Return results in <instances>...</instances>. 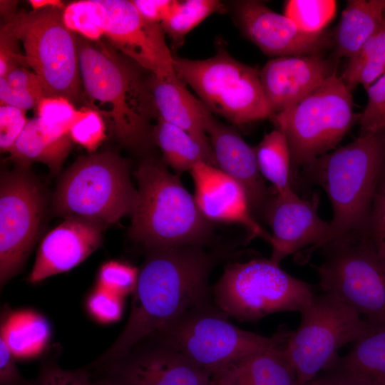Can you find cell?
<instances>
[{"instance_id": "cell-1", "label": "cell", "mask_w": 385, "mask_h": 385, "mask_svg": "<svg viewBox=\"0 0 385 385\" xmlns=\"http://www.w3.org/2000/svg\"><path fill=\"white\" fill-rule=\"evenodd\" d=\"M214 262L213 256L200 246L148 251L138 273L128 320L115 342L92 366L120 360L203 306Z\"/></svg>"}, {"instance_id": "cell-2", "label": "cell", "mask_w": 385, "mask_h": 385, "mask_svg": "<svg viewBox=\"0 0 385 385\" xmlns=\"http://www.w3.org/2000/svg\"><path fill=\"white\" fill-rule=\"evenodd\" d=\"M384 162L385 129L361 133L304 168L309 180L324 189L332 207L328 243L366 231Z\"/></svg>"}, {"instance_id": "cell-3", "label": "cell", "mask_w": 385, "mask_h": 385, "mask_svg": "<svg viewBox=\"0 0 385 385\" xmlns=\"http://www.w3.org/2000/svg\"><path fill=\"white\" fill-rule=\"evenodd\" d=\"M138 199L131 214L130 237L148 251L200 246L212 225L200 211L195 197L161 161L146 158L135 172Z\"/></svg>"}, {"instance_id": "cell-4", "label": "cell", "mask_w": 385, "mask_h": 385, "mask_svg": "<svg viewBox=\"0 0 385 385\" xmlns=\"http://www.w3.org/2000/svg\"><path fill=\"white\" fill-rule=\"evenodd\" d=\"M77 37L82 85L91 100L111 105L108 112L118 140L134 149L149 143L150 120L157 115L150 91L140 66L102 42Z\"/></svg>"}, {"instance_id": "cell-5", "label": "cell", "mask_w": 385, "mask_h": 385, "mask_svg": "<svg viewBox=\"0 0 385 385\" xmlns=\"http://www.w3.org/2000/svg\"><path fill=\"white\" fill-rule=\"evenodd\" d=\"M128 161L108 151L78 159L63 174L53 199L60 215L104 225L132 214L138 190L132 185Z\"/></svg>"}, {"instance_id": "cell-6", "label": "cell", "mask_w": 385, "mask_h": 385, "mask_svg": "<svg viewBox=\"0 0 385 385\" xmlns=\"http://www.w3.org/2000/svg\"><path fill=\"white\" fill-rule=\"evenodd\" d=\"M351 92L335 72L271 118L285 135L292 171L334 150L356 119Z\"/></svg>"}, {"instance_id": "cell-7", "label": "cell", "mask_w": 385, "mask_h": 385, "mask_svg": "<svg viewBox=\"0 0 385 385\" xmlns=\"http://www.w3.org/2000/svg\"><path fill=\"white\" fill-rule=\"evenodd\" d=\"M314 295L312 285L264 258L228 265L213 288L222 313L247 322L277 312H302Z\"/></svg>"}, {"instance_id": "cell-8", "label": "cell", "mask_w": 385, "mask_h": 385, "mask_svg": "<svg viewBox=\"0 0 385 385\" xmlns=\"http://www.w3.org/2000/svg\"><path fill=\"white\" fill-rule=\"evenodd\" d=\"M177 76L211 112L235 125L272 118L260 79V71L245 65L220 46L207 59L173 56Z\"/></svg>"}, {"instance_id": "cell-9", "label": "cell", "mask_w": 385, "mask_h": 385, "mask_svg": "<svg viewBox=\"0 0 385 385\" xmlns=\"http://www.w3.org/2000/svg\"><path fill=\"white\" fill-rule=\"evenodd\" d=\"M63 11L48 8L20 12L1 26L20 41L24 61L43 82L51 96L77 101L81 92L77 37L63 20Z\"/></svg>"}, {"instance_id": "cell-10", "label": "cell", "mask_w": 385, "mask_h": 385, "mask_svg": "<svg viewBox=\"0 0 385 385\" xmlns=\"http://www.w3.org/2000/svg\"><path fill=\"white\" fill-rule=\"evenodd\" d=\"M300 313V324L284 346L296 374L295 385H304L333 366L339 350L355 343L370 326L357 312L326 292L315 294Z\"/></svg>"}, {"instance_id": "cell-11", "label": "cell", "mask_w": 385, "mask_h": 385, "mask_svg": "<svg viewBox=\"0 0 385 385\" xmlns=\"http://www.w3.org/2000/svg\"><path fill=\"white\" fill-rule=\"evenodd\" d=\"M315 266L322 292L338 297L369 324L385 323V262L364 234H350L322 247Z\"/></svg>"}, {"instance_id": "cell-12", "label": "cell", "mask_w": 385, "mask_h": 385, "mask_svg": "<svg viewBox=\"0 0 385 385\" xmlns=\"http://www.w3.org/2000/svg\"><path fill=\"white\" fill-rule=\"evenodd\" d=\"M198 307L158 337L194 364L212 374L253 354L284 345L292 332L282 330L272 337L243 330L227 316Z\"/></svg>"}, {"instance_id": "cell-13", "label": "cell", "mask_w": 385, "mask_h": 385, "mask_svg": "<svg viewBox=\"0 0 385 385\" xmlns=\"http://www.w3.org/2000/svg\"><path fill=\"white\" fill-rule=\"evenodd\" d=\"M41 186L26 168L4 172L0 183V284L23 267L38 235L44 210Z\"/></svg>"}, {"instance_id": "cell-14", "label": "cell", "mask_w": 385, "mask_h": 385, "mask_svg": "<svg viewBox=\"0 0 385 385\" xmlns=\"http://www.w3.org/2000/svg\"><path fill=\"white\" fill-rule=\"evenodd\" d=\"M93 22L113 47L154 76L174 71L160 24L145 20L132 1L86 0Z\"/></svg>"}, {"instance_id": "cell-15", "label": "cell", "mask_w": 385, "mask_h": 385, "mask_svg": "<svg viewBox=\"0 0 385 385\" xmlns=\"http://www.w3.org/2000/svg\"><path fill=\"white\" fill-rule=\"evenodd\" d=\"M317 200L299 197L293 188L282 193L271 192L261 215L272 233L270 260H282L302 250L311 255L328 243L331 227L317 212Z\"/></svg>"}, {"instance_id": "cell-16", "label": "cell", "mask_w": 385, "mask_h": 385, "mask_svg": "<svg viewBox=\"0 0 385 385\" xmlns=\"http://www.w3.org/2000/svg\"><path fill=\"white\" fill-rule=\"evenodd\" d=\"M115 362L96 368L101 377L125 385H206L212 374L183 354L153 340Z\"/></svg>"}, {"instance_id": "cell-17", "label": "cell", "mask_w": 385, "mask_h": 385, "mask_svg": "<svg viewBox=\"0 0 385 385\" xmlns=\"http://www.w3.org/2000/svg\"><path fill=\"white\" fill-rule=\"evenodd\" d=\"M234 12L245 36L268 56L320 54L331 43L324 31L304 33L285 15L272 11L260 1H237Z\"/></svg>"}, {"instance_id": "cell-18", "label": "cell", "mask_w": 385, "mask_h": 385, "mask_svg": "<svg viewBox=\"0 0 385 385\" xmlns=\"http://www.w3.org/2000/svg\"><path fill=\"white\" fill-rule=\"evenodd\" d=\"M190 172L195 184L196 204L206 219L241 225L250 237L270 242V233L255 218L247 194L237 181L204 162L197 163Z\"/></svg>"}, {"instance_id": "cell-19", "label": "cell", "mask_w": 385, "mask_h": 385, "mask_svg": "<svg viewBox=\"0 0 385 385\" xmlns=\"http://www.w3.org/2000/svg\"><path fill=\"white\" fill-rule=\"evenodd\" d=\"M335 72L334 63L320 54L282 56L268 61L259 74L272 116L297 103Z\"/></svg>"}, {"instance_id": "cell-20", "label": "cell", "mask_w": 385, "mask_h": 385, "mask_svg": "<svg viewBox=\"0 0 385 385\" xmlns=\"http://www.w3.org/2000/svg\"><path fill=\"white\" fill-rule=\"evenodd\" d=\"M104 226L86 218L66 217L41 241L29 282H40L83 262L100 246Z\"/></svg>"}, {"instance_id": "cell-21", "label": "cell", "mask_w": 385, "mask_h": 385, "mask_svg": "<svg viewBox=\"0 0 385 385\" xmlns=\"http://www.w3.org/2000/svg\"><path fill=\"white\" fill-rule=\"evenodd\" d=\"M205 130L215 166L243 188L252 213L261 217L271 192L260 173L254 148L235 129L214 118L210 111L205 117Z\"/></svg>"}, {"instance_id": "cell-22", "label": "cell", "mask_w": 385, "mask_h": 385, "mask_svg": "<svg viewBox=\"0 0 385 385\" xmlns=\"http://www.w3.org/2000/svg\"><path fill=\"white\" fill-rule=\"evenodd\" d=\"M150 86L158 117L211 148L205 130V117L209 110L186 88L175 70L164 76L152 74Z\"/></svg>"}, {"instance_id": "cell-23", "label": "cell", "mask_w": 385, "mask_h": 385, "mask_svg": "<svg viewBox=\"0 0 385 385\" xmlns=\"http://www.w3.org/2000/svg\"><path fill=\"white\" fill-rule=\"evenodd\" d=\"M284 345L253 354L212 376L220 385H295L296 374Z\"/></svg>"}, {"instance_id": "cell-24", "label": "cell", "mask_w": 385, "mask_h": 385, "mask_svg": "<svg viewBox=\"0 0 385 385\" xmlns=\"http://www.w3.org/2000/svg\"><path fill=\"white\" fill-rule=\"evenodd\" d=\"M385 0H350L333 36L335 55L350 58L385 21Z\"/></svg>"}, {"instance_id": "cell-25", "label": "cell", "mask_w": 385, "mask_h": 385, "mask_svg": "<svg viewBox=\"0 0 385 385\" xmlns=\"http://www.w3.org/2000/svg\"><path fill=\"white\" fill-rule=\"evenodd\" d=\"M72 142L70 135H60L46 129L36 116L29 120L9 153L11 158L23 168L32 161H38L46 164L53 173H57Z\"/></svg>"}, {"instance_id": "cell-26", "label": "cell", "mask_w": 385, "mask_h": 385, "mask_svg": "<svg viewBox=\"0 0 385 385\" xmlns=\"http://www.w3.org/2000/svg\"><path fill=\"white\" fill-rule=\"evenodd\" d=\"M369 325L367 332L335 364L364 385H385V323Z\"/></svg>"}, {"instance_id": "cell-27", "label": "cell", "mask_w": 385, "mask_h": 385, "mask_svg": "<svg viewBox=\"0 0 385 385\" xmlns=\"http://www.w3.org/2000/svg\"><path fill=\"white\" fill-rule=\"evenodd\" d=\"M153 136L165 162L178 173L190 171L200 162L215 166L211 148L202 145L187 131L158 117Z\"/></svg>"}, {"instance_id": "cell-28", "label": "cell", "mask_w": 385, "mask_h": 385, "mask_svg": "<svg viewBox=\"0 0 385 385\" xmlns=\"http://www.w3.org/2000/svg\"><path fill=\"white\" fill-rule=\"evenodd\" d=\"M260 174L282 193L292 188V158L284 133L279 128L266 134L254 148Z\"/></svg>"}, {"instance_id": "cell-29", "label": "cell", "mask_w": 385, "mask_h": 385, "mask_svg": "<svg viewBox=\"0 0 385 385\" xmlns=\"http://www.w3.org/2000/svg\"><path fill=\"white\" fill-rule=\"evenodd\" d=\"M385 73V21L351 57L340 77L351 92L358 85L367 88Z\"/></svg>"}, {"instance_id": "cell-30", "label": "cell", "mask_w": 385, "mask_h": 385, "mask_svg": "<svg viewBox=\"0 0 385 385\" xmlns=\"http://www.w3.org/2000/svg\"><path fill=\"white\" fill-rule=\"evenodd\" d=\"M225 10L217 0L178 1L170 16L160 25L172 41L174 48L180 47L186 35L214 13Z\"/></svg>"}, {"instance_id": "cell-31", "label": "cell", "mask_w": 385, "mask_h": 385, "mask_svg": "<svg viewBox=\"0 0 385 385\" xmlns=\"http://www.w3.org/2000/svg\"><path fill=\"white\" fill-rule=\"evenodd\" d=\"M336 11L334 0H289L285 2L284 15L303 32L317 34L324 31Z\"/></svg>"}, {"instance_id": "cell-32", "label": "cell", "mask_w": 385, "mask_h": 385, "mask_svg": "<svg viewBox=\"0 0 385 385\" xmlns=\"http://www.w3.org/2000/svg\"><path fill=\"white\" fill-rule=\"evenodd\" d=\"M36 110V117L42 125L49 131L61 135H69L70 128L79 111L70 100L61 96L43 98Z\"/></svg>"}, {"instance_id": "cell-33", "label": "cell", "mask_w": 385, "mask_h": 385, "mask_svg": "<svg viewBox=\"0 0 385 385\" xmlns=\"http://www.w3.org/2000/svg\"><path fill=\"white\" fill-rule=\"evenodd\" d=\"M69 135L73 142L88 151H94L106 139V125L98 112L81 108L72 123Z\"/></svg>"}, {"instance_id": "cell-34", "label": "cell", "mask_w": 385, "mask_h": 385, "mask_svg": "<svg viewBox=\"0 0 385 385\" xmlns=\"http://www.w3.org/2000/svg\"><path fill=\"white\" fill-rule=\"evenodd\" d=\"M138 270L128 264L110 261L98 272L97 285L123 297L133 292L138 277Z\"/></svg>"}, {"instance_id": "cell-35", "label": "cell", "mask_w": 385, "mask_h": 385, "mask_svg": "<svg viewBox=\"0 0 385 385\" xmlns=\"http://www.w3.org/2000/svg\"><path fill=\"white\" fill-rule=\"evenodd\" d=\"M86 307L89 315L101 324H111L121 317L123 297L96 286L87 297Z\"/></svg>"}, {"instance_id": "cell-36", "label": "cell", "mask_w": 385, "mask_h": 385, "mask_svg": "<svg viewBox=\"0 0 385 385\" xmlns=\"http://www.w3.org/2000/svg\"><path fill=\"white\" fill-rule=\"evenodd\" d=\"M368 101L359 116L361 133L385 129V73L366 90Z\"/></svg>"}, {"instance_id": "cell-37", "label": "cell", "mask_w": 385, "mask_h": 385, "mask_svg": "<svg viewBox=\"0 0 385 385\" xmlns=\"http://www.w3.org/2000/svg\"><path fill=\"white\" fill-rule=\"evenodd\" d=\"M63 20L69 30L88 40L98 41L103 36L91 17L86 0L71 2L66 6Z\"/></svg>"}, {"instance_id": "cell-38", "label": "cell", "mask_w": 385, "mask_h": 385, "mask_svg": "<svg viewBox=\"0 0 385 385\" xmlns=\"http://www.w3.org/2000/svg\"><path fill=\"white\" fill-rule=\"evenodd\" d=\"M28 121L25 111L14 106L1 104L0 148L1 153L11 150Z\"/></svg>"}, {"instance_id": "cell-39", "label": "cell", "mask_w": 385, "mask_h": 385, "mask_svg": "<svg viewBox=\"0 0 385 385\" xmlns=\"http://www.w3.org/2000/svg\"><path fill=\"white\" fill-rule=\"evenodd\" d=\"M364 234L378 257L385 262V192H376Z\"/></svg>"}, {"instance_id": "cell-40", "label": "cell", "mask_w": 385, "mask_h": 385, "mask_svg": "<svg viewBox=\"0 0 385 385\" xmlns=\"http://www.w3.org/2000/svg\"><path fill=\"white\" fill-rule=\"evenodd\" d=\"M38 385H92L88 370L69 371L60 367L54 361L42 364Z\"/></svg>"}, {"instance_id": "cell-41", "label": "cell", "mask_w": 385, "mask_h": 385, "mask_svg": "<svg viewBox=\"0 0 385 385\" xmlns=\"http://www.w3.org/2000/svg\"><path fill=\"white\" fill-rule=\"evenodd\" d=\"M2 78L11 86L22 93L33 95L41 100L46 97H51L40 77L34 71H29L25 67L14 68Z\"/></svg>"}, {"instance_id": "cell-42", "label": "cell", "mask_w": 385, "mask_h": 385, "mask_svg": "<svg viewBox=\"0 0 385 385\" xmlns=\"http://www.w3.org/2000/svg\"><path fill=\"white\" fill-rule=\"evenodd\" d=\"M0 385H38L37 381L24 378L20 373L15 356L4 337L0 335Z\"/></svg>"}, {"instance_id": "cell-43", "label": "cell", "mask_w": 385, "mask_h": 385, "mask_svg": "<svg viewBox=\"0 0 385 385\" xmlns=\"http://www.w3.org/2000/svg\"><path fill=\"white\" fill-rule=\"evenodd\" d=\"M140 14L147 21L161 24L171 14L176 0H135L132 1Z\"/></svg>"}, {"instance_id": "cell-44", "label": "cell", "mask_w": 385, "mask_h": 385, "mask_svg": "<svg viewBox=\"0 0 385 385\" xmlns=\"http://www.w3.org/2000/svg\"><path fill=\"white\" fill-rule=\"evenodd\" d=\"M304 385H364L336 364Z\"/></svg>"}, {"instance_id": "cell-45", "label": "cell", "mask_w": 385, "mask_h": 385, "mask_svg": "<svg viewBox=\"0 0 385 385\" xmlns=\"http://www.w3.org/2000/svg\"><path fill=\"white\" fill-rule=\"evenodd\" d=\"M29 2L33 9V11L48 8L63 10L66 7L64 4L60 0H30Z\"/></svg>"}, {"instance_id": "cell-46", "label": "cell", "mask_w": 385, "mask_h": 385, "mask_svg": "<svg viewBox=\"0 0 385 385\" xmlns=\"http://www.w3.org/2000/svg\"><path fill=\"white\" fill-rule=\"evenodd\" d=\"M14 1H1V14L4 15L6 20L12 17L16 14H14Z\"/></svg>"}, {"instance_id": "cell-47", "label": "cell", "mask_w": 385, "mask_h": 385, "mask_svg": "<svg viewBox=\"0 0 385 385\" xmlns=\"http://www.w3.org/2000/svg\"><path fill=\"white\" fill-rule=\"evenodd\" d=\"M92 380V379H91ZM92 385H125L115 380L99 378L96 381H92Z\"/></svg>"}, {"instance_id": "cell-48", "label": "cell", "mask_w": 385, "mask_h": 385, "mask_svg": "<svg viewBox=\"0 0 385 385\" xmlns=\"http://www.w3.org/2000/svg\"><path fill=\"white\" fill-rule=\"evenodd\" d=\"M377 191L385 192V162L381 171Z\"/></svg>"}, {"instance_id": "cell-49", "label": "cell", "mask_w": 385, "mask_h": 385, "mask_svg": "<svg viewBox=\"0 0 385 385\" xmlns=\"http://www.w3.org/2000/svg\"><path fill=\"white\" fill-rule=\"evenodd\" d=\"M212 377H213V376H212ZM213 378H214V377H213ZM214 379H215V378H214ZM215 380L216 381L215 379ZM216 382H217V385H220L217 381H216Z\"/></svg>"}]
</instances>
